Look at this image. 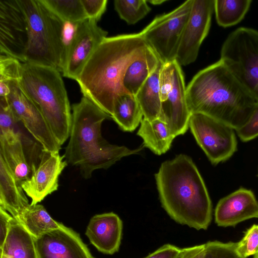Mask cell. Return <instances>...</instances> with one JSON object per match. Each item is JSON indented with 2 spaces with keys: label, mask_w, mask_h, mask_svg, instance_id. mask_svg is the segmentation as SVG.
<instances>
[{
  "label": "cell",
  "mask_w": 258,
  "mask_h": 258,
  "mask_svg": "<svg viewBox=\"0 0 258 258\" xmlns=\"http://www.w3.org/2000/svg\"><path fill=\"white\" fill-rule=\"evenodd\" d=\"M114 5L120 18L128 24H136L151 11L145 0H115Z\"/></svg>",
  "instance_id": "obj_30"
},
{
  "label": "cell",
  "mask_w": 258,
  "mask_h": 258,
  "mask_svg": "<svg viewBox=\"0 0 258 258\" xmlns=\"http://www.w3.org/2000/svg\"><path fill=\"white\" fill-rule=\"evenodd\" d=\"M160 61L152 50L146 56L134 61L123 78L122 85L125 91L136 96Z\"/></svg>",
  "instance_id": "obj_26"
},
{
  "label": "cell",
  "mask_w": 258,
  "mask_h": 258,
  "mask_svg": "<svg viewBox=\"0 0 258 258\" xmlns=\"http://www.w3.org/2000/svg\"><path fill=\"white\" fill-rule=\"evenodd\" d=\"M22 62L4 54L0 55V83L9 86L11 83H19L22 76Z\"/></svg>",
  "instance_id": "obj_32"
},
{
  "label": "cell",
  "mask_w": 258,
  "mask_h": 258,
  "mask_svg": "<svg viewBox=\"0 0 258 258\" xmlns=\"http://www.w3.org/2000/svg\"><path fill=\"white\" fill-rule=\"evenodd\" d=\"M258 218V202L249 189L240 188L221 199L215 210L219 226H235L245 220Z\"/></svg>",
  "instance_id": "obj_17"
},
{
  "label": "cell",
  "mask_w": 258,
  "mask_h": 258,
  "mask_svg": "<svg viewBox=\"0 0 258 258\" xmlns=\"http://www.w3.org/2000/svg\"><path fill=\"white\" fill-rule=\"evenodd\" d=\"M0 157L13 172L21 185L31 172V165L25 154L22 136L5 140H0Z\"/></svg>",
  "instance_id": "obj_23"
},
{
  "label": "cell",
  "mask_w": 258,
  "mask_h": 258,
  "mask_svg": "<svg viewBox=\"0 0 258 258\" xmlns=\"http://www.w3.org/2000/svg\"><path fill=\"white\" fill-rule=\"evenodd\" d=\"M214 4L215 0H193L177 52L176 60L180 66L189 64L196 60L210 30Z\"/></svg>",
  "instance_id": "obj_14"
},
{
  "label": "cell",
  "mask_w": 258,
  "mask_h": 258,
  "mask_svg": "<svg viewBox=\"0 0 258 258\" xmlns=\"http://www.w3.org/2000/svg\"><path fill=\"white\" fill-rule=\"evenodd\" d=\"M18 122L7 98H0V140L21 136L17 130Z\"/></svg>",
  "instance_id": "obj_31"
},
{
  "label": "cell",
  "mask_w": 258,
  "mask_h": 258,
  "mask_svg": "<svg viewBox=\"0 0 258 258\" xmlns=\"http://www.w3.org/2000/svg\"><path fill=\"white\" fill-rule=\"evenodd\" d=\"M107 34L108 32L94 20L88 19L78 23L67 50L63 76L76 81L96 49L107 37Z\"/></svg>",
  "instance_id": "obj_13"
},
{
  "label": "cell",
  "mask_w": 258,
  "mask_h": 258,
  "mask_svg": "<svg viewBox=\"0 0 258 258\" xmlns=\"http://www.w3.org/2000/svg\"><path fill=\"white\" fill-rule=\"evenodd\" d=\"M63 22L78 24L88 19L81 0H41Z\"/></svg>",
  "instance_id": "obj_29"
},
{
  "label": "cell",
  "mask_w": 258,
  "mask_h": 258,
  "mask_svg": "<svg viewBox=\"0 0 258 258\" xmlns=\"http://www.w3.org/2000/svg\"><path fill=\"white\" fill-rule=\"evenodd\" d=\"M205 249V243L181 248L177 258H204Z\"/></svg>",
  "instance_id": "obj_39"
},
{
  "label": "cell",
  "mask_w": 258,
  "mask_h": 258,
  "mask_svg": "<svg viewBox=\"0 0 258 258\" xmlns=\"http://www.w3.org/2000/svg\"><path fill=\"white\" fill-rule=\"evenodd\" d=\"M64 158L59 152L42 148L39 162L31 164L30 176L21 184L25 193L31 200V205L38 204L57 190L58 177L68 165Z\"/></svg>",
  "instance_id": "obj_12"
},
{
  "label": "cell",
  "mask_w": 258,
  "mask_h": 258,
  "mask_svg": "<svg viewBox=\"0 0 258 258\" xmlns=\"http://www.w3.org/2000/svg\"><path fill=\"white\" fill-rule=\"evenodd\" d=\"M29 40L27 16L21 0H0V52L22 63Z\"/></svg>",
  "instance_id": "obj_10"
},
{
  "label": "cell",
  "mask_w": 258,
  "mask_h": 258,
  "mask_svg": "<svg viewBox=\"0 0 258 258\" xmlns=\"http://www.w3.org/2000/svg\"><path fill=\"white\" fill-rule=\"evenodd\" d=\"M162 207L176 222L206 230L212 205L204 180L191 158L179 154L163 162L155 175Z\"/></svg>",
  "instance_id": "obj_2"
},
{
  "label": "cell",
  "mask_w": 258,
  "mask_h": 258,
  "mask_svg": "<svg viewBox=\"0 0 258 258\" xmlns=\"http://www.w3.org/2000/svg\"><path fill=\"white\" fill-rule=\"evenodd\" d=\"M192 3L186 1L170 13L156 17L139 33L163 64L176 59Z\"/></svg>",
  "instance_id": "obj_8"
},
{
  "label": "cell",
  "mask_w": 258,
  "mask_h": 258,
  "mask_svg": "<svg viewBox=\"0 0 258 258\" xmlns=\"http://www.w3.org/2000/svg\"><path fill=\"white\" fill-rule=\"evenodd\" d=\"M24 192L13 172L0 157V207L17 220L30 204Z\"/></svg>",
  "instance_id": "obj_19"
},
{
  "label": "cell",
  "mask_w": 258,
  "mask_h": 258,
  "mask_svg": "<svg viewBox=\"0 0 258 258\" xmlns=\"http://www.w3.org/2000/svg\"><path fill=\"white\" fill-rule=\"evenodd\" d=\"M220 60L258 104V31L242 27L232 32Z\"/></svg>",
  "instance_id": "obj_7"
},
{
  "label": "cell",
  "mask_w": 258,
  "mask_h": 258,
  "mask_svg": "<svg viewBox=\"0 0 258 258\" xmlns=\"http://www.w3.org/2000/svg\"><path fill=\"white\" fill-rule=\"evenodd\" d=\"M151 50L139 33L106 37L76 80L83 96L111 116L115 99L127 93L122 81L128 67Z\"/></svg>",
  "instance_id": "obj_1"
},
{
  "label": "cell",
  "mask_w": 258,
  "mask_h": 258,
  "mask_svg": "<svg viewBox=\"0 0 258 258\" xmlns=\"http://www.w3.org/2000/svg\"><path fill=\"white\" fill-rule=\"evenodd\" d=\"M253 258H258V252L254 255Z\"/></svg>",
  "instance_id": "obj_41"
},
{
  "label": "cell",
  "mask_w": 258,
  "mask_h": 258,
  "mask_svg": "<svg viewBox=\"0 0 258 258\" xmlns=\"http://www.w3.org/2000/svg\"><path fill=\"white\" fill-rule=\"evenodd\" d=\"M251 0H215L214 12L218 24L228 27L239 23L247 13Z\"/></svg>",
  "instance_id": "obj_28"
},
{
  "label": "cell",
  "mask_w": 258,
  "mask_h": 258,
  "mask_svg": "<svg viewBox=\"0 0 258 258\" xmlns=\"http://www.w3.org/2000/svg\"><path fill=\"white\" fill-rule=\"evenodd\" d=\"M69 141L64 159L68 164L79 166L106 141L101 135V126L111 116L85 96L72 106Z\"/></svg>",
  "instance_id": "obj_6"
},
{
  "label": "cell",
  "mask_w": 258,
  "mask_h": 258,
  "mask_svg": "<svg viewBox=\"0 0 258 258\" xmlns=\"http://www.w3.org/2000/svg\"><path fill=\"white\" fill-rule=\"evenodd\" d=\"M22 64L19 86L40 111L61 146L69 138L72 113L60 72L28 62Z\"/></svg>",
  "instance_id": "obj_4"
},
{
  "label": "cell",
  "mask_w": 258,
  "mask_h": 258,
  "mask_svg": "<svg viewBox=\"0 0 258 258\" xmlns=\"http://www.w3.org/2000/svg\"><path fill=\"white\" fill-rule=\"evenodd\" d=\"M143 148V145L131 150L125 146L110 144L106 141L80 164L81 174L84 178L89 179L94 170L107 169L124 157L138 154Z\"/></svg>",
  "instance_id": "obj_20"
},
{
  "label": "cell",
  "mask_w": 258,
  "mask_h": 258,
  "mask_svg": "<svg viewBox=\"0 0 258 258\" xmlns=\"http://www.w3.org/2000/svg\"><path fill=\"white\" fill-rule=\"evenodd\" d=\"M235 131L240 139L244 142L258 137V104L247 121Z\"/></svg>",
  "instance_id": "obj_35"
},
{
  "label": "cell",
  "mask_w": 258,
  "mask_h": 258,
  "mask_svg": "<svg viewBox=\"0 0 258 258\" xmlns=\"http://www.w3.org/2000/svg\"><path fill=\"white\" fill-rule=\"evenodd\" d=\"M166 1L163 0H155V1H148L147 2L150 3L153 5H160Z\"/></svg>",
  "instance_id": "obj_40"
},
{
  "label": "cell",
  "mask_w": 258,
  "mask_h": 258,
  "mask_svg": "<svg viewBox=\"0 0 258 258\" xmlns=\"http://www.w3.org/2000/svg\"><path fill=\"white\" fill-rule=\"evenodd\" d=\"M0 258H38L34 238L14 217Z\"/></svg>",
  "instance_id": "obj_21"
},
{
  "label": "cell",
  "mask_w": 258,
  "mask_h": 258,
  "mask_svg": "<svg viewBox=\"0 0 258 258\" xmlns=\"http://www.w3.org/2000/svg\"><path fill=\"white\" fill-rule=\"evenodd\" d=\"M13 217L0 207V248H2L8 236Z\"/></svg>",
  "instance_id": "obj_38"
},
{
  "label": "cell",
  "mask_w": 258,
  "mask_h": 258,
  "mask_svg": "<svg viewBox=\"0 0 258 258\" xmlns=\"http://www.w3.org/2000/svg\"><path fill=\"white\" fill-rule=\"evenodd\" d=\"M143 114L135 96L129 93L119 95L115 100L111 118L125 132H133L143 119Z\"/></svg>",
  "instance_id": "obj_25"
},
{
  "label": "cell",
  "mask_w": 258,
  "mask_h": 258,
  "mask_svg": "<svg viewBox=\"0 0 258 258\" xmlns=\"http://www.w3.org/2000/svg\"><path fill=\"white\" fill-rule=\"evenodd\" d=\"M21 1L29 27L25 62L52 68L62 72L66 58L64 22L41 0Z\"/></svg>",
  "instance_id": "obj_5"
},
{
  "label": "cell",
  "mask_w": 258,
  "mask_h": 258,
  "mask_svg": "<svg viewBox=\"0 0 258 258\" xmlns=\"http://www.w3.org/2000/svg\"><path fill=\"white\" fill-rule=\"evenodd\" d=\"M236 251L247 258L258 252V224H253L245 232L242 238L237 242Z\"/></svg>",
  "instance_id": "obj_34"
},
{
  "label": "cell",
  "mask_w": 258,
  "mask_h": 258,
  "mask_svg": "<svg viewBox=\"0 0 258 258\" xmlns=\"http://www.w3.org/2000/svg\"><path fill=\"white\" fill-rule=\"evenodd\" d=\"M137 135L143 139L144 147L158 155L166 153L176 137L166 123L159 118L150 121L143 118Z\"/></svg>",
  "instance_id": "obj_22"
},
{
  "label": "cell",
  "mask_w": 258,
  "mask_h": 258,
  "mask_svg": "<svg viewBox=\"0 0 258 258\" xmlns=\"http://www.w3.org/2000/svg\"><path fill=\"white\" fill-rule=\"evenodd\" d=\"M18 221L35 238L60 228L62 224L55 221L41 205H28L21 213Z\"/></svg>",
  "instance_id": "obj_27"
},
{
  "label": "cell",
  "mask_w": 258,
  "mask_h": 258,
  "mask_svg": "<svg viewBox=\"0 0 258 258\" xmlns=\"http://www.w3.org/2000/svg\"><path fill=\"white\" fill-rule=\"evenodd\" d=\"M163 65L160 61L135 96L142 109L143 118L150 121L159 118L161 113L159 79Z\"/></svg>",
  "instance_id": "obj_24"
},
{
  "label": "cell",
  "mask_w": 258,
  "mask_h": 258,
  "mask_svg": "<svg viewBox=\"0 0 258 258\" xmlns=\"http://www.w3.org/2000/svg\"><path fill=\"white\" fill-rule=\"evenodd\" d=\"M9 87L10 93L7 98L16 121L24 126L43 149L59 152L61 145L40 111L22 91L19 83H11Z\"/></svg>",
  "instance_id": "obj_11"
},
{
  "label": "cell",
  "mask_w": 258,
  "mask_h": 258,
  "mask_svg": "<svg viewBox=\"0 0 258 258\" xmlns=\"http://www.w3.org/2000/svg\"><path fill=\"white\" fill-rule=\"evenodd\" d=\"M236 245L237 242L209 241L205 243L204 258H244L236 251Z\"/></svg>",
  "instance_id": "obj_33"
},
{
  "label": "cell",
  "mask_w": 258,
  "mask_h": 258,
  "mask_svg": "<svg viewBox=\"0 0 258 258\" xmlns=\"http://www.w3.org/2000/svg\"><path fill=\"white\" fill-rule=\"evenodd\" d=\"M181 248L171 244H166L143 258H177Z\"/></svg>",
  "instance_id": "obj_37"
},
{
  "label": "cell",
  "mask_w": 258,
  "mask_h": 258,
  "mask_svg": "<svg viewBox=\"0 0 258 258\" xmlns=\"http://www.w3.org/2000/svg\"><path fill=\"white\" fill-rule=\"evenodd\" d=\"M257 176H258V174H257Z\"/></svg>",
  "instance_id": "obj_42"
},
{
  "label": "cell",
  "mask_w": 258,
  "mask_h": 258,
  "mask_svg": "<svg viewBox=\"0 0 258 258\" xmlns=\"http://www.w3.org/2000/svg\"><path fill=\"white\" fill-rule=\"evenodd\" d=\"M34 240L38 258H95L80 234L63 224Z\"/></svg>",
  "instance_id": "obj_15"
},
{
  "label": "cell",
  "mask_w": 258,
  "mask_h": 258,
  "mask_svg": "<svg viewBox=\"0 0 258 258\" xmlns=\"http://www.w3.org/2000/svg\"><path fill=\"white\" fill-rule=\"evenodd\" d=\"M122 227V220L117 214H97L90 219L85 234L99 251L113 254L119 250Z\"/></svg>",
  "instance_id": "obj_18"
},
{
  "label": "cell",
  "mask_w": 258,
  "mask_h": 258,
  "mask_svg": "<svg viewBox=\"0 0 258 258\" xmlns=\"http://www.w3.org/2000/svg\"><path fill=\"white\" fill-rule=\"evenodd\" d=\"M186 99L191 114H205L235 130L247 121L257 104L220 59L194 77Z\"/></svg>",
  "instance_id": "obj_3"
},
{
  "label": "cell",
  "mask_w": 258,
  "mask_h": 258,
  "mask_svg": "<svg viewBox=\"0 0 258 258\" xmlns=\"http://www.w3.org/2000/svg\"><path fill=\"white\" fill-rule=\"evenodd\" d=\"M189 127L198 145L212 164L216 165L229 159L237 150L234 129L209 116L191 114Z\"/></svg>",
  "instance_id": "obj_9"
},
{
  "label": "cell",
  "mask_w": 258,
  "mask_h": 258,
  "mask_svg": "<svg viewBox=\"0 0 258 258\" xmlns=\"http://www.w3.org/2000/svg\"><path fill=\"white\" fill-rule=\"evenodd\" d=\"M89 19L99 21L106 11L107 0H81Z\"/></svg>",
  "instance_id": "obj_36"
},
{
  "label": "cell",
  "mask_w": 258,
  "mask_h": 258,
  "mask_svg": "<svg viewBox=\"0 0 258 258\" xmlns=\"http://www.w3.org/2000/svg\"><path fill=\"white\" fill-rule=\"evenodd\" d=\"M190 115L184 76L180 66L175 60L173 61L172 87L166 100L161 103L159 118L166 123L176 137L186 132Z\"/></svg>",
  "instance_id": "obj_16"
}]
</instances>
